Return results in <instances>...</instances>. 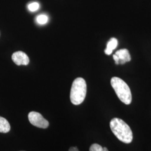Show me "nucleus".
Listing matches in <instances>:
<instances>
[{"mask_svg":"<svg viewBox=\"0 0 151 151\" xmlns=\"http://www.w3.org/2000/svg\"><path fill=\"white\" fill-rule=\"evenodd\" d=\"M28 118L30 123L35 127L43 129H45L48 127V122L47 120L44 119L43 116L39 113L32 111L29 114Z\"/></svg>","mask_w":151,"mask_h":151,"instance_id":"4","label":"nucleus"},{"mask_svg":"<svg viewBox=\"0 0 151 151\" xmlns=\"http://www.w3.org/2000/svg\"><path fill=\"white\" fill-rule=\"evenodd\" d=\"M12 60L17 65H27L30 62L27 54L22 51H17L13 53L12 55Z\"/></svg>","mask_w":151,"mask_h":151,"instance_id":"5","label":"nucleus"},{"mask_svg":"<svg viewBox=\"0 0 151 151\" xmlns=\"http://www.w3.org/2000/svg\"><path fill=\"white\" fill-rule=\"evenodd\" d=\"M48 17L46 15L41 14L36 17V22L39 25H45L48 22Z\"/></svg>","mask_w":151,"mask_h":151,"instance_id":"9","label":"nucleus"},{"mask_svg":"<svg viewBox=\"0 0 151 151\" xmlns=\"http://www.w3.org/2000/svg\"><path fill=\"white\" fill-rule=\"evenodd\" d=\"M110 127L114 134L125 143H130L133 140V133L129 126L123 120L115 118L111 120Z\"/></svg>","mask_w":151,"mask_h":151,"instance_id":"1","label":"nucleus"},{"mask_svg":"<svg viewBox=\"0 0 151 151\" xmlns=\"http://www.w3.org/2000/svg\"><path fill=\"white\" fill-rule=\"evenodd\" d=\"M87 92V85L85 80L78 77L73 82L71 87L70 99L71 103L75 105H78L83 103Z\"/></svg>","mask_w":151,"mask_h":151,"instance_id":"2","label":"nucleus"},{"mask_svg":"<svg viewBox=\"0 0 151 151\" xmlns=\"http://www.w3.org/2000/svg\"><path fill=\"white\" fill-rule=\"evenodd\" d=\"M11 129L9 122L4 118L0 116V133H8Z\"/></svg>","mask_w":151,"mask_h":151,"instance_id":"8","label":"nucleus"},{"mask_svg":"<svg viewBox=\"0 0 151 151\" xmlns=\"http://www.w3.org/2000/svg\"><path fill=\"white\" fill-rule=\"evenodd\" d=\"M118 40L115 38H112L108 42L106 48L105 50V53L107 55H110L112 53L113 50L117 47L118 45Z\"/></svg>","mask_w":151,"mask_h":151,"instance_id":"7","label":"nucleus"},{"mask_svg":"<svg viewBox=\"0 0 151 151\" xmlns=\"http://www.w3.org/2000/svg\"><path fill=\"white\" fill-rule=\"evenodd\" d=\"M90 151H109L106 147H103L100 145L94 143L90 148Z\"/></svg>","mask_w":151,"mask_h":151,"instance_id":"10","label":"nucleus"},{"mask_svg":"<svg viewBox=\"0 0 151 151\" xmlns=\"http://www.w3.org/2000/svg\"><path fill=\"white\" fill-rule=\"evenodd\" d=\"M111 85L122 102L126 105L132 103V96L129 87L123 80L114 77L111 80Z\"/></svg>","mask_w":151,"mask_h":151,"instance_id":"3","label":"nucleus"},{"mask_svg":"<svg viewBox=\"0 0 151 151\" xmlns=\"http://www.w3.org/2000/svg\"><path fill=\"white\" fill-rule=\"evenodd\" d=\"M40 7V5L38 2H34L28 5L27 8L28 10L31 12H35V11H37L39 10Z\"/></svg>","mask_w":151,"mask_h":151,"instance_id":"11","label":"nucleus"},{"mask_svg":"<svg viewBox=\"0 0 151 151\" xmlns=\"http://www.w3.org/2000/svg\"><path fill=\"white\" fill-rule=\"evenodd\" d=\"M69 151H79L78 148L76 147H70L69 150Z\"/></svg>","mask_w":151,"mask_h":151,"instance_id":"12","label":"nucleus"},{"mask_svg":"<svg viewBox=\"0 0 151 151\" xmlns=\"http://www.w3.org/2000/svg\"><path fill=\"white\" fill-rule=\"evenodd\" d=\"M115 55L118 58V63L120 65H124L126 62H130L131 60V56L129 50L127 49H122L116 51Z\"/></svg>","mask_w":151,"mask_h":151,"instance_id":"6","label":"nucleus"}]
</instances>
